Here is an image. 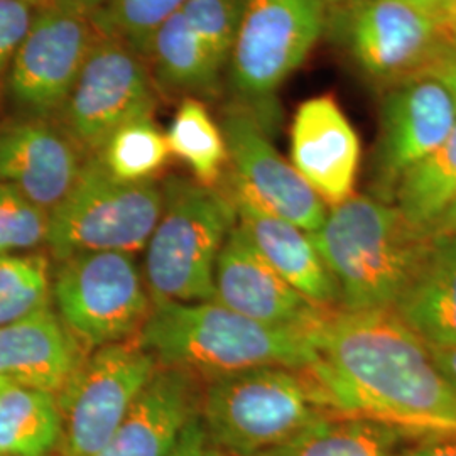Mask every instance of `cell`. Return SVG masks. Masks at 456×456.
I'll use <instances>...</instances> for the list:
<instances>
[{
	"instance_id": "47",
	"label": "cell",
	"mask_w": 456,
	"mask_h": 456,
	"mask_svg": "<svg viewBox=\"0 0 456 456\" xmlns=\"http://www.w3.org/2000/svg\"><path fill=\"white\" fill-rule=\"evenodd\" d=\"M438 2H440V0H436V2H435V7H436V4H438Z\"/></svg>"
},
{
	"instance_id": "16",
	"label": "cell",
	"mask_w": 456,
	"mask_h": 456,
	"mask_svg": "<svg viewBox=\"0 0 456 456\" xmlns=\"http://www.w3.org/2000/svg\"><path fill=\"white\" fill-rule=\"evenodd\" d=\"M86 158L58 120L16 115L0 124V183L46 212L69 193Z\"/></svg>"
},
{
	"instance_id": "38",
	"label": "cell",
	"mask_w": 456,
	"mask_h": 456,
	"mask_svg": "<svg viewBox=\"0 0 456 456\" xmlns=\"http://www.w3.org/2000/svg\"><path fill=\"white\" fill-rule=\"evenodd\" d=\"M103 0H53L54 7L90 16Z\"/></svg>"
},
{
	"instance_id": "14",
	"label": "cell",
	"mask_w": 456,
	"mask_h": 456,
	"mask_svg": "<svg viewBox=\"0 0 456 456\" xmlns=\"http://www.w3.org/2000/svg\"><path fill=\"white\" fill-rule=\"evenodd\" d=\"M342 34L362 71L384 86L428 71L450 48L436 14L412 0H365Z\"/></svg>"
},
{
	"instance_id": "48",
	"label": "cell",
	"mask_w": 456,
	"mask_h": 456,
	"mask_svg": "<svg viewBox=\"0 0 456 456\" xmlns=\"http://www.w3.org/2000/svg\"><path fill=\"white\" fill-rule=\"evenodd\" d=\"M452 46H456V43H455V45H452Z\"/></svg>"
},
{
	"instance_id": "17",
	"label": "cell",
	"mask_w": 456,
	"mask_h": 456,
	"mask_svg": "<svg viewBox=\"0 0 456 456\" xmlns=\"http://www.w3.org/2000/svg\"><path fill=\"white\" fill-rule=\"evenodd\" d=\"M360 154L359 134L337 98L320 95L297 107L291 126V164L326 207L354 195Z\"/></svg>"
},
{
	"instance_id": "28",
	"label": "cell",
	"mask_w": 456,
	"mask_h": 456,
	"mask_svg": "<svg viewBox=\"0 0 456 456\" xmlns=\"http://www.w3.org/2000/svg\"><path fill=\"white\" fill-rule=\"evenodd\" d=\"M51 305V273L45 254L0 256V326Z\"/></svg>"
},
{
	"instance_id": "11",
	"label": "cell",
	"mask_w": 456,
	"mask_h": 456,
	"mask_svg": "<svg viewBox=\"0 0 456 456\" xmlns=\"http://www.w3.org/2000/svg\"><path fill=\"white\" fill-rule=\"evenodd\" d=\"M98 36L86 14L37 9L4 83L17 115L58 120Z\"/></svg>"
},
{
	"instance_id": "29",
	"label": "cell",
	"mask_w": 456,
	"mask_h": 456,
	"mask_svg": "<svg viewBox=\"0 0 456 456\" xmlns=\"http://www.w3.org/2000/svg\"><path fill=\"white\" fill-rule=\"evenodd\" d=\"M188 0H103L90 14L100 36L118 39L146 58L151 37Z\"/></svg>"
},
{
	"instance_id": "45",
	"label": "cell",
	"mask_w": 456,
	"mask_h": 456,
	"mask_svg": "<svg viewBox=\"0 0 456 456\" xmlns=\"http://www.w3.org/2000/svg\"><path fill=\"white\" fill-rule=\"evenodd\" d=\"M11 386V382H7V380H4L2 377H0V392L4 391L5 387H9Z\"/></svg>"
},
{
	"instance_id": "35",
	"label": "cell",
	"mask_w": 456,
	"mask_h": 456,
	"mask_svg": "<svg viewBox=\"0 0 456 456\" xmlns=\"http://www.w3.org/2000/svg\"><path fill=\"white\" fill-rule=\"evenodd\" d=\"M428 71L438 75L446 83L456 97V46H450L440 56V60L431 66Z\"/></svg>"
},
{
	"instance_id": "5",
	"label": "cell",
	"mask_w": 456,
	"mask_h": 456,
	"mask_svg": "<svg viewBox=\"0 0 456 456\" xmlns=\"http://www.w3.org/2000/svg\"><path fill=\"white\" fill-rule=\"evenodd\" d=\"M163 212L146 245L144 279L154 305L215 299V267L237 213L220 188L183 176L164 181Z\"/></svg>"
},
{
	"instance_id": "7",
	"label": "cell",
	"mask_w": 456,
	"mask_h": 456,
	"mask_svg": "<svg viewBox=\"0 0 456 456\" xmlns=\"http://www.w3.org/2000/svg\"><path fill=\"white\" fill-rule=\"evenodd\" d=\"M328 29L322 0H247L228 61L235 100L245 103L273 134V94L294 73Z\"/></svg>"
},
{
	"instance_id": "40",
	"label": "cell",
	"mask_w": 456,
	"mask_h": 456,
	"mask_svg": "<svg viewBox=\"0 0 456 456\" xmlns=\"http://www.w3.org/2000/svg\"><path fill=\"white\" fill-rule=\"evenodd\" d=\"M362 2L365 0H338V19H337V24H335V31L337 33H343V28H345V22L350 16V12L360 5Z\"/></svg>"
},
{
	"instance_id": "15",
	"label": "cell",
	"mask_w": 456,
	"mask_h": 456,
	"mask_svg": "<svg viewBox=\"0 0 456 456\" xmlns=\"http://www.w3.org/2000/svg\"><path fill=\"white\" fill-rule=\"evenodd\" d=\"M213 301L264 325L308 331L330 311L279 276L239 225L230 230L218 254Z\"/></svg>"
},
{
	"instance_id": "22",
	"label": "cell",
	"mask_w": 456,
	"mask_h": 456,
	"mask_svg": "<svg viewBox=\"0 0 456 456\" xmlns=\"http://www.w3.org/2000/svg\"><path fill=\"white\" fill-rule=\"evenodd\" d=\"M147 65L158 92L213 100L222 92L224 68L198 39L180 11L151 37Z\"/></svg>"
},
{
	"instance_id": "30",
	"label": "cell",
	"mask_w": 456,
	"mask_h": 456,
	"mask_svg": "<svg viewBox=\"0 0 456 456\" xmlns=\"http://www.w3.org/2000/svg\"><path fill=\"white\" fill-rule=\"evenodd\" d=\"M245 4L247 0H188L180 9L188 26L224 69L230 61Z\"/></svg>"
},
{
	"instance_id": "44",
	"label": "cell",
	"mask_w": 456,
	"mask_h": 456,
	"mask_svg": "<svg viewBox=\"0 0 456 456\" xmlns=\"http://www.w3.org/2000/svg\"><path fill=\"white\" fill-rule=\"evenodd\" d=\"M412 2H418V4H421V5H426V7H429V9L435 12V2H436V0H412Z\"/></svg>"
},
{
	"instance_id": "46",
	"label": "cell",
	"mask_w": 456,
	"mask_h": 456,
	"mask_svg": "<svg viewBox=\"0 0 456 456\" xmlns=\"http://www.w3.org/2000/svg\"><path fill=\"white\" fill-rule=\"evenodd\" d=\"M456 43V34H455V37H453V41H452V45H455Z\"/></svg>"
},
{
	"instance_id": "8",
	"label": "cell",
	"mask_w": 456,
	"mask_h": 456,
	"mask_svg": "<svg viewBox=\"0 0 456 456\" xmlns=\"http://www.w3.org/2000/svg\"><path fill=\"white\" fill-rule=\"evenodd\" d=\"M51 301L88 352L137 338L152 311L144 274L127 252H86L58 261Z\"/></svg>"
},
{
	"instance_id": "13",
	"label": "cell",
	"mask_w": 456,
	"mask_h": 456,
	"mask_svg": "<svg viewBox=\"0 0 456 456\" xmlns=\"http://www.w3.org/2000/svg\"><path fill=\"white\" fill-rule=\"evenodd\" d=\"M379 137L372 154V196L392 203L403 175L450 137L456 97L431 71L384 86Z\"/></svg>"
},
{
	"instance_id": "1",
	"label": "cell",
	"mask_w": 456,
	"mask_h": 456,
	"mask_svg": "<svg viewBox=\"0 0 456 456\" xmlns=\"http://www.w3.org/2000/svg\"><path fill=\"white\" fill-rule=\"evenodd\" d=\"M306 372L331 409L423 435L456 423V389L431 348L392 310H330L313 330Z\"/></svg>"
},
{
	"instance_id": "34",
	"label": "cell",
	"mask_w": 456,
	"mask_h": 456,
	"mask_svg": "<svg viewBox=\"0 0 456 456\" xmlns=\"http://www.w3.org/2000/svg\"><path fill=\"white\" fill-rule=\"evenodd\" d=\"M395 456H456V441L448 438L428 440L412 448L399 450Z\"/></svg>"
},
{
	"instance_id": "4",
	"label": "cell",
	"mask_w": 456,
	"mask_h": 456,
	"mask_svg": "<svg viewBox=\"0 0 456 456\" xmlns=\"http://www.w3.org/2000/svg\"><path fill=\"white\" fill-rule=\"evenodd\" d=\"M333 416L306 370L259 367L203 382L200 421L224 455H261Z\"/></svg>"
},
{
	"instance_id": "33",
	"label": "cell",
	"mask_w": 456,
	"mask_h": 456,
	"mask_svg": "<svg viewBox=\"0 0 456 456\" xmlns=\"http://www.w3.org/2000/svg\"><path fill=\"white\" fill-rule=\"evenodd\" d=\"M169 456H227L218 448L213 446L203 424L200 421V414L191 423L188 424L181 435L178 444Z\"/></svg>"
},
{
	"instance_id": "2",
	"label": "cell",
	"mask_w": 456,
	"mask_h": 456,
	"mask_svg": "<svg viewBox=\"0 0 456 456\" xmlns=\"http://www.w3.org/2000/svg\"><path fill=\"white\" fill-rule=\"evenodd\" d=\"M137 340L159 367L201 382L259 367L306 370L316 359L313 330L264 325L216 301L154 305Z\"/></svg>"
},
{
	"instance_id": "19",
	"label": "cell",
	"mask_w": 456,
	"mask_h": 456,
	"mask_svg": "<svg viewBox=\"0 0 456 456\" xmlns=\"http://www.w3.org/2000/svg\"><path fill=\"white\" fill-rule=\"evenodd\" d=\"M86 355L51 305L0 326V377L12 386L56 395Z\"/></svg>"
},
{
	"instance_id": "12",
	"label": "cell",
	"mask_w": 456,
	"mask_h": 456,
	"mask_svg": "<svg viewBox=\"0 0 456 456\" xmlns=\"http://www.w3.org/2000/svg\"><path fill=\"white\" fill-rule=\"evenodd\" d=\"M218 124L228 151V167L220 184L305 232L313 233L325 224V201L277 152L252 109L233 98L224 107Z\"/></svg>"
},
{
	"instance_id": "9",
	"label": "cell",
	"mask_w": 456,
	"mask_h": 456,
	"mask_svg": "<svg viewBox=\"0 0 456 456\" xmlns=\"http://www.w3.org/2000/svg\"><path fill=\"white\" fill-rule=\"evenodd\" d=\"M159 365L137 338L90 350L56 394V456H94L112 438Z\"/></svg>"
},
{
	"instance_id": "6",
	"label": "cell",
	"mask_w": 456,
	"mask_h": 456,
	"mask_svg": "<svg viewBox=\"0 0 456 456\" xmlns=\"http://www.w3.org/2000/svg\"><path fill=\"white\" fill-rule=\"evenodd\" d=\"M161 212L156 181L117 180L98 154H90L69 193L49 212V250L56 261L86 252L135 256L146 248Z\"/></svg>"
},
{
	"instance_id": "39",
	"label": "cell",
	"mask_w": 456,
	"mask_h": 456,
	"mask_svg": "<svg viewBox=\"0 0 456 456\" xmlns=\"http://www.w3.org/2000/svg\"><path fill=\"white\" fill-rule=\"evenodd\" d=\"M438 233H456V200L455 203L450 207V210L443 215V218L431 235H438Z\"/></svg>"
},
{
	"instance_id": "3",
	"label": "cell",
	"mask_w": 456,
	"mask_h": 456,
	"mask_svg": "<svg viewBox=\"0 0 456 456\" xmlns=\"http://www.w3.org/2000/svg\"><path fill=\"white\" fill-rule=\"evenodd\" d=\"M310 235L345 311L392 310L431 237L394 203L355 193L328 208L325 224Z\"/></svg>"
},
{
	"instance_id": "32",
	"label": "cell",
	"mask_w": 456,
	"mask_h": 456,
	"mask_svg": "<svg viewBox=\"0 0 456 456\" xmlns=\"http://www.w3.org/2000/svg\"><path fill=\"white\" fill-rule=\"evenodd\" d=\"M37 7L26 0H0V85L5 83L17 49L33 24Z\"/></svg>"
},
{
	"instance_id": "37",
	"label": "cell",
	"mask_w": 456,
	"mask_h": 456,
	"mask_svg": "<svg viewBox=\"0 0 456 456\" xmlns=\"http://www.w3.org/2000/svg\"><path fill=\"white\" fill-rule=\"evenodd\" d=\"M433 359L443 375L456 389V346L452 348H431Z\"/></svg>"
},
{
	"instance_id": "20",
	"label": "cell",
	"mask_w": 456,
	"mask_h": 456,
	"mask_svg": "<svg viewBox=\"0 0 456 456\" xmlns=\"http://www.w3.org/2000/svg\"><path fill=\"white\" fill-rule=\"evenodd\" d=\"M218 188L232 201L237 225L277 274L314 305L338 308V286L313 244L310 232L262 210L225 184H218Z\"/></svg>"
},
{
	"instance_id": "31",
	"label": "cell",
	"mask_w": 456,
	"mask_h": 456,
	"mask_svg": "<svg viewBox=\"0 0 456 456\" xmlns=\"http://www.w3.org/2000/svg\"><path fill=\"white\" fill-rule=\"evenodd\" d=\"M49 212L14 186L0 183V256L26 254L48 244Z\"/></svg>"
},
{
	"instance_id": "26",
	"label": "cell",
	"mask_w": 456,
	"mask_h": 456,
	"mask_svg": "<svg viewBox=\"0 0 456 456\" xmlns=\"http://www.w3.org/2000/svg\"><path fill=\"white\" fill-rule=\"evenodd\" d=\"M171 156L186 164L193 180L207 188H218L228 167V151L220 124L207 103L195 97L181 100L166 132Z\"/></svg>"
},
{
	"instance_id": "41",
	"label": "cell",
	"mask_w": 456,
	"mask_h": 456,
	"mask_svg": "<svg viewBox=\"0 0 456 456\" xmlns=\"http://www.w3.org/2000/svg\"><path fill=\"white\" fill-rule=\"evenodd\" d=\"M423 435L429 436V435H435V436H444V438H456V423L441 424V426H435V428H429L426 429Z\"/></svg>"
},
{
	"instance_id": "24",
	"label": "cell",
	"mask_w": 456,
	"mask_h": 456,
	"mask_svg": "<svg viewBox=\"0 0 456 456\" xmlns=\"http://www.w3.org/2000/svg\"><path fill=\"white\" fill-rule=\"evenodd\" d=\"M455 200L456 126L438 149L403 175L392 203L412 227L431 235Z\"/></svg>"
},
{
	"instance_id": "43",
	"label": "cell",
	"mask_w": 456,
	"mask_h": 456,
	"mask_svg": "<svg viewBox=\"0 0 456 456\" xmlns=\"http://www.w3.org/2000/svg\"><path fill=\"white\" fill-rule=\"evenodd\" d=\"M29 4H33L37 9H45V7H53V0H26Z\"/></svg>"
},
{
	"instance_id": "25",
	"label": "cell",
	"mask_w": 456,
	"mask_h": 456,
	"mask_svg": "<svg viewBox=\"0 0 456 456\" xmlns=\"http://www.w3.org/2000/svg\"><path fill=\"white\" fill-rule=\"evenodd\" d=\"M60 431L54 394L12 384L0 392V456H49Z\"/></svg>"
},
{
	"instance_id": "36",
	"label": "cell",
	"mask_w": 456,
	"mask_h": 456,
	"mask_svg": "<svg viewBox=\"0 0 456 456\" xmlns=\"http://www.w3.org/2000/svg\"><path fill=\"white\" fill-rule=\"evenodd\" d=\"M435 14L438 17L444 36L452 46L456 34V0H440L435 7Z\"/></svg>"
},
{
	"instance_id": "27",
	"label": "cell",
	"mask_w": 456,
	"mask_h": 456,
	"mask_svg": "<svg viewBox=\"0 0 456 456\" xmlns=\"http://www.w3.org/2000/svg\"><path fill=\"white\" fill-rule=\"evenodd\" d=\"M107 171L120 181H154L171 159L166 134L154 115H142L120 126L97 152Z\"/></svg>"
},
{
	"instance_id": "18",
	"label": "cell",
	"mask_w": 456,
	"mask_h": 456,
	"mask_svg": "<svg viewBox=\"0 0 456 456\" xmlns=\"http://www.w3.org/2000/svg\"><path fill=\"white\" fill-rule=\"evenodd\" d=\"M203 382L186 370L159 367L112 438L94 456H169L200 414Z\"/></svg>"
},
{
	"instance_id": "10",
	"label": "cell",
	"mask_w": 456,
	"mask_h": 456,
	"mask_svg": "<svg viewBox=\"0 0 456 456\" xmlns=\"http://www.w3.org/2000/svg\"><path fill=\"white\" fill-rule=\"evenodd\" d=\"M156 107L158 86L146 58L118 39L98 36L58 122L90 156L120 126L154 115Z\"/></svg>"
},
{
	"instance_id": "23",
	"label": "cell",
	"mask_w": 456,
	"mask_h": 456,
	"mask_svg": "<svg viewBox=\"0 0 456 456\" xmlns=\"http://www.w3.org/2000/svg\"><path fill=\"white\" fill-rule=\"evenodd\" d=\"M404 435L397 424L338 414L256 456H395Z\"/></svg>"
},
{
	"instance_id": "42",
	"label": "cell",
	"mask_w": 456,
	"mask_h": 456,
	"mask_svg": "<svg viewBox=\"0 0 456 456\" xmlns=\"http://www.w3.org/2000/svg\"><path fill=\"white\" fill-rule=\"evenodd\" d=\"M325 4L326 14H328V28L333 29L338 19V0H322Z\"/></svg>"
},
{
	"instance_id": "21",
	"label": "cell",
	"mask_w": 456,
	"mask_h": 456,
	"mask_svg": "<svg viewBox=\"0 0 456 456\" xmlns=\"http://www.w3.org/2000/svg\"><path fill=\"white\" fill-rule=\"evenodd\" d=\"M392 311L429 348L456 346V233L429 237Z\"/></svg>"
}]
</instances>
